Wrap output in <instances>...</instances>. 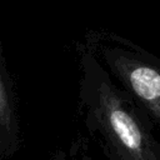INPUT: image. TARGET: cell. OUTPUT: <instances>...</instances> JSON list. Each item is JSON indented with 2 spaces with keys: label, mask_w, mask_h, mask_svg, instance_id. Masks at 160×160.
<instances>
[{
  "label": "cell",
  "mask_w": 160,
  "mask_h": 160,
  "mask_svg": "<svg viewBox=\"0 0 160 160\" xmlns=\"http://www.w3.org/2000/svg\"><path fill=\"white\" fill-rule=\"evenodd\" d=\"M98 69L91 114L111 160H160L152 122L132 98L115 88Z\"/></svg>",
  "instance_id": "6da1fadb"
},
{
  "label": "cell",
  "mask_w": 160,
  "mask_h": 160,
  "mask_svg": "<svg viewBox=\"0 0 160 160\" xmlns=\"http://www.w3.org/2000/svg\"><path fill=\"white\" fill-rule=\"evenodd\" d=\"M104 59L126 92L160 128V61L145 54L104 49Z\"/></svg>",
  "instance_id": "7a4b0ae2"
},
{
  "label": "cell",
  "mask_w": 160,
  "mask_h": 160,
  "mask_svg": "<svg viewBox=\"0 0 160 160\" xmlns=\"http://www.w3.org/2000/svg\"><path fill=\"white\" fill-rule=\"evenodd\" d=\"M12 124V108L10 102V96L0 74V125L10 131Z\"/></svg>",
  "instance_id": "3957f363"
}]
</instances>
